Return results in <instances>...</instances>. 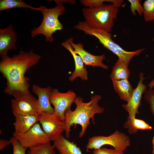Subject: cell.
Here are the masks:
<instances>
[{
	"label": "cell",
	"instance_id": "6da1fadb",
	"mask_svg": "<svg viewBox=\"0 0 154 154\" xmlns=\"http://www.w3.org/2000/svg\"><path fill=\"white\" fill-rule=\"evenodd\" d=\"M1 57L0 71L7 80L5 92L15 98L30 94L29 79L25 74L29 68L38 63L41 56L34 53L32 49L29 52L21 49L18 54L12 57L7 55Z\"/></svg>",
	"mask_w": 154,
	"mask_h": 154
},
{
	"label": "cell",
	"instance_id": "7a4b0ae2",
	"mask_svg": "<svg viewBox=\"0 0 154 154\" xmlns=\"http://www.w3.org/2000/svg\"><path fill=\"white\" fill-rule=\"evenodd\" d=\"M102 97L99 95L92 96L90 101L88 103L83 102L84 99L80 97H76L74 101L76 108L72 111L68 108L64 113L63 121L65 130V138L68 139L70 137L71 127L73 125L79 124L81 127L78 137H82L85 135L87 129L90 124L91 119L94 124L95 123L94 116L96 114H101L104 111V109L98 104Z\"/></svg>",
	"mask_w": 154,
	"mask_h": 154
},
{
	"label": "cell",
	"instance_id": "3957f363",
	"mask_svg": "<svg viewBox=\"0 0 154 154\" xmlns=\"http://www.w3.org/2000/svg\"><path fill=\"white\" fill-rule=\"evenodd\" d=\"M54 1L56 5L54 7L48 8L40 5L39 11L43 15L42 21L39 26L33 28L31 31V36L34 37L40 34L44 35L47 42H52L54 40L52 35L58 31L63 29V26L58 19L59 16L64 13L65 8L64 4L58 0Z\"/></svg>",
	"mask_w": 154,
	"mask_h": 154
},
{
	"label": "cell",
	"instance_id": "277c9868",
	"mask_svg": "<svg viewBox=\"0 0 154 154\" xmlns=\"http://www.w3.org/2000/svg\"><path fill=\"white\" fill-rule=\"evenodd\" d=\"M74 28L83 31L86 35L96 37L104 47L117 56L127 66L133 57L139 56L145 49L143 48L132 52L126 51L113 41L111 33L93 28L89 25L85 21H80Z\"/></svg>",
	"mask_w": 154,
	"mask_h": 154
},
{
	"label": "cell",
	"instance_id": "5b68a950",
	"mask_svg": "<svg viewBox=\"0 0 154 154\" xmlns=\"http://www.w3.org/2000/svg\"><path fill=\"white\" fill-rule=\"evenodd\" d=\"M119 7L113 4H104L94 7H85L82 10L85 21L91 27L110 32L117 17Z\"/></svg>",
	"mask_w": 154,
	"mask_h": 154
},
{
	"label": "cell",
	"instance_id": "8992f818",
	"mask_svg": "<svg viewBox=\"0 0 154 154\" xmlns=\"http://www.w3.org/2000/svg\"><path fill=\"white\" fill-rule=\"evenodd\" d=\"M130 145L129 136L117 130L108 136H95L89 138L86 151L89 152L90 150L99 149L104 145H109L115 149L124 152Z\"/></svg>",
	"mask_w": 154,
	"mask_h": 154
},
{
	"label": "cell",
	"instance_id": "52a82bcc",
	"mask_svg": "<svg viewBox=\"0 0 154 154\" xmlns=\"http://www.w3.org/2000/svg\"><path fill=\"white\" fill-rule=\"evenodd\" d=\"M40 115V123L50 141L57 139L64 131L63 121L54 113L42 112Z\"/></svg>",
	"mask_w": 154,
	"mask_h": 154
},
{
	"label": "cell",
	"instance_id": "ba28073f",
	"mask_svg": "<svg viewBox=\"0 0 154 154\" xmlns=\"http://www.w3.org/2000/svg\"><path fill=\"white\" fill-rule=\"evenodd\" d=\"M13 137L27 149L45 144L51 141L38 123L35 124L25 133Z\"/></svg>",
	"mask_w": 154,
	"mask_h": 154
},
{
	"label": "cell",
	"instance_id": "9c48e42d",
	"mask_svg": "<svg viewBox=\"0 0 154 154\" xmlns=\"http://www.w3.org/2000/svg\"><path fill=\"white\" fill-rule=\"evenodd\" d=\"M76 97L73 91L69 90L66 93H61L56 89H53L50 95L51 104L54 107V113L64 121V113L71 107Z\"/></svg>",
	"mask_w": 154,
	"mask_h": 154
},
{
	"label": "cell",
	"instance_id": "30bf717a",
	"mask_svg": "<svg viewBox=\"0 0 154 154\" xmlns=\"http://www.w3.org/2000/svg\"><path fill=\"white\" fill-rule=\"evenodd\" d=\"M11 108L15 117L38 115L37 99L31 94L11 100Z\"/></svg>",
	"mask_w": 154,
	"mask_h": 154
},
{
	"label": "cell",
	"instance_id": "8fae6325",
	"mask_svg": "<svg viewBox=\"0 0 154 154\" xmlns=\"http://www.w3.org/2000/svg\"><path fill=\"white\" fill-rule=\"evenodd\" d=\"M145 79L143 73L140 72L137 86L134 89L129 101L127 104L122 105V107L128 113V116L130 117H135L136 115L139 114L138 109L141 104L142 95L145 93L147 87L143 83Z\"/></svg>",
	"mask_w": 154,
	"mask_h": 154
},
{
	"label": "cell",
	"instance_id": "7c38bea8",
	"mask_svg": "<svg viewBox=\"0 0 154 154\" xmlns=\"http://www.w3.org/2000/svg\"><path fill=\"white\" fill-rule=\"evenodd\" d=\"M67 40L74 48L75 52L80 56L85 66H90L93 68L99 67L105 69L108 68V66L102 62L106 58L105 54L100 55H93L84 50L83 44L74 43L73 38H70Z\"/></svg>",
	"mask_w": 154,
	"mask_h": 154
},
{
	"label": "cell",
	"instance_id": "4fadbf2b",
	"mask_svg": "<svg viewBox=\"0 0 154 154\" xmlns=\"http://www.w3.org/2000/svg\"><path fill=\"white\" fill-rule=\"evenodd\" d=\"M17 35L12 24L6 28L0 29V55L1 57L7 55L8 52L16 49Z\"/></svg>",
	"mask_w": 154,
	"mask_h": 154
},
{
	"label": "cell",
	"instance_id": "5bb4252c",
	"mask_svg": "<svg viewBox=\"0 0 154 154\" xmlns=\"http://www.w3.org/2000/svg\"><path fill=\"white\" fill-rule=\"evenodd\" d=\"M53 89L50 86L42 88L36 84H33L32 92L37 95L38 107L39 113L44 112L50 113H54V108L51 106L50 95Z\"/></svg>",
	"mask_w": 154,
	"mask_h": 154
},
{
	"label": "cell",
	"instance_id": "9a60e30c",
	"mask_svg": "<svg viewBox=\"0 0 154 154\" xmlns=\"http://www.w3.org/2000/svg\"><path fill=\"white\" fill-rule=\"evenodd\" d=\"M61 44L71 53L74 61L75 70L72 75L69 77V80L72 82L78 77L80 78L83 80H87L88 71L80 56L75 52L74 48L67 40L62 42Z\"/></svg>",
	"mask_w": 154,
	"mask_h": 154
},
{
	"label": "cell",
	"instance_id": "2e32d148",
	"mask_svg": "<svg viewBox=\"0 0 154 154\" xmlns=\"http://www.w3.org/2000/svg\"><path fill=\"white\" fill-rule=\"evenodd\" d=\"M40 114L38 115L19 116L15 117L13 124L15 131L13 136L21 135L27 132L39 121Z\"/></svg>",
	"mask_w": 154,
	"mask_h": 154
},
{
	"label": "cell",
	"instance_id": "e0dca14e",
	"mask_svg": "<svg viewBox=\"0 0 154 154\" xmlns=\"http://www.w3.org/2000/svg\"><path fill=\"white\" fill-rule=\"evenodd\" d=\"M53 142L55 148L60 154H82L80 148L74 141H69L62 135Z\"/></svg>",
	"mask_w": 154,
	"mask_h": 154
},
{
	"label": "cell",
	"instance_id": "ac0fdd59",
	"mask_svg": "<svg viewBox=\"0 0 154 154\" xmlns=\"http://www.w3.org/2000/svg\"><path fill=\"white\" fill-rule=\"evenodd\" d=\"M112 82L114 89L120 99L128 102L134 90L128 79L113 80Z\"/></svg>",
	"mask_w": 154,
	"mask_h": 154
},
{
	"label": "cell",
	"instance_id": "d6986e66",
	"mask_svg": "<svg viewBox=\"0 0 154 154\" xmlns=\"http://www.w3.org/2000/svg\"><path fill=\"white\" fill-rule=\"evenodd\" d=\"M123 127L128 129V133L131 135L135 134L139 129L144 130L152 129L151 126L144 120L135 117H131L128 116Z\"/></svg>",
	"mask_w": 154,
	"mask_h": 154
},
{
	"label": "cell",
	"instance_id": "ffe728a7",
	"mask_svg": "<svg viewBox=\"0 0 154 154\" xmlns=\"http://www.w3.org/2000/svg\"><path fill=\"white\" fill-rule=\"evenodd\" d=\"M130 75V72L127 66L120 59L118 58L112 68L110 75L112 80L128 79Z\"/></svg>",
	"mask_w": 154,
	"mask_h": 154
},
{
	"label": "cell",
	"instance_id": "44dd1931",
	"mask_svg": "<svg viewBox=\"0 0 154 154\" xmlns=\"http://www.w3.org/2000/svg\"><path fill=\"white\" fill-rule=\"evenodd\" d=\"M26 8L39 11V8H35L29 5L21 0H0V11L14 8Z\"/></svg>",
	"mask_w": 154,
	"mask_h": 154
},
{
	"label": "cell",
	"instance_id": "7402d4cb",
	"mask_svg": "<svg viewBox=\"0 0 154 154\" xmlns=\"http://www.w3.org/2000/svg\"><path fill=\"white\" fill-rule=\"evenodd\" d=\"M54 148L50 142L29 149L27 154H56Z\"/></svg>",
	"mask_w": 154,
	"mask_h": 154
},
{
	"label": "cell",
	"instance_id": "603a6c76",
	"mask_svg": "<svg viewBox=\"0 0 154 154\" xmlns=\"http://www.w3.org/2000/svg\"><path fill=\"white\" fill-rule=\"evenodd\" d=\"M143 13L145 21L147 22L154 20V0H147L143 4Z\"/></svg>",
	"mask_w": 154,
	"mask_h": 154
},
{
	"label": "cell",
	"instance_id": "cb8c5ba5",
	"mask_svg": "<svg viewBox=\"0 0 154 154\" xmlns=\"http://www.w3.org/2000/svg\"><path fill=\"white\" fill-rule=\"evenodd\" d=\"M10 140L13 147V154H25L27 149L23 147L15 137L13 136Z\"/></svg>",
	"mask_w": 154,
	"mask_h": 154
},
{
	"label": "cell",
	"instance_id": "d4e9b609",
	"mask_svg": "<svg viewBox=\"0 0 154 154\" xmlns=\"http://www.w3.org/2000/svg\"><path fill=\"white\" fill-rule=\"evenodd\" d=\"M112 0H81L80 3L86 7L94 8L103 5L104 2L112 3Z\"/></svg>",
	"mask_w": 154,
	"mask_h": 154
},
{
	"label": "cell",
	"instance_id": "484cf974",
	"mask_svg": "<svg viewBox=\"0 0 154 154\" xmlns=\"http://www.w3.org/2000/svg\"><path fill=\"white\" fill-rule=\"evenodd\" d=\"M144 98L149 105L151 111L154 116V90L152 88H149L146 91Z\"/></svg>",
	"mask_w": 154,
	"mask_h": 154
},
{
	"label": "cell",
	"instance_id": "4316f807",
	"mask_svg": "<svg viewBox=\"0 0 154 154\" xmlns=\"http://www.w3.org/2000/svg\"><path fill=\"white\" fill-rule=\"evenodd\" d=\"M130 4L131 11L135 16L136 15L135 11H136L138 14L140 16L142 15L144 11V9L139 3L138 0H128Z\"/></svg>",
	"mask_w": 154,
	"mask_h": 154
},
{
	"label": "cell",
	"instance_id": "83f0119b",
	"mask_svg": "<svg viewBox=\"0 0 154 154\" xmlns=\"http://www.w3.org/2000/svg\"><path fill=\"white\" fill-rule=\"evenodd\" d=\"M93 154H124V151L117 150L114 149H109L102 147L92 151Z\"/></svg>",
	"mask_w": 154,
	"mask_h": 154
},
{
	"label": "cell",
	"instance_id": "f1b7e54d",
	"mask_svg": "<svg viewBox=\"0 0 154 154\" xmlns=\"http://www.w3.org/2000/svg\"><path fill=\"white\" fill-rule=\"evenodd\" d=\"M11 144L10 140H7L2 139L0 140V150L1 151L5 147Z\"/></svg>",
	"mask_w": 154,
	"mask_h": 154
},
{
	"label": "cell",
	"instance_id": "f546056e",
	"mask_svg": "<svg viewBox=\"0 0 154 154\" xmlns=\"http://www.w3.org/2000/svg\"><path fill=\"white\" fill-rule=\"evenodd\" d=\"M59 2L64 4V3H68L72 5L76 4V1L74 0H58Z\"/></svg>",
	"mask_w": 154,
	"mask_h": 154
},
{
	"label": "cell",
	"instance_id": "4dcf8cb0",
	"mask_svg": "<svg viewBox=\"0 0 154 154\" xmlns=\"http://www.w3.org/2000/svg\"><path fill=\"white\" fill-rule=\"evenodd\" d=\"M149 86L150 88H152L154 86V80H152L149 84Z\"/></svg>",
	"mask_w": 154,
	"mask_h": 154
},
{
	"label": "cell",
	"instance_id": "1f68e13d",
	"mask_svg": "<svg viewBox=\"0 0 154 154\" xmlns=\"http://www.w3.org/2000/svg\"><path fill=\"white\" fill-rule=\"evenodd\" d=\"M152 154H154V137H153L152 141Z\"/></svg>",
	"mask_w": 154,
	"mask_h": 154
}]
</instances>
